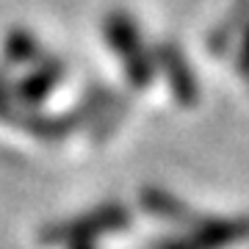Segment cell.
<instances>
[{
	"label": "cell",
	"mask_w": 249,
	"mask_h": 249,
	"mask_svg": "<svg viewBox=\"0 0 249 249\" xmlns=\"http://www.w3.org/2000/svg\"><path fill=\"white\" fill-rule=\"evenodd\" d=\"M124 224H130V213L124 211L122 205H106L94 213H89L86 219L72 224H64L55 230V235H72V238H91L97 232H108V230H119Z\"/></svg>",
	"instance_id": "obj_4"
},
{
	"label": "cell",
	"mask_w": 249,
	"mask_h": 249,
	"mask_svg": "<svg viewBox=\"0 0 249 249\" xmlns=\"http://www.w3.org/2000/svg\"><path fill=\"white\" fill-rule=\"evenodd\" d=\"M249 241V216L194 219L183 235L166 238L155 249H230Z\"/></svg>",
	"instance_id": "obj_2"
},
{
	"label": "cell",
	"mask_w": 249,
	"mask_h": 249,
	"mask_svg": "<svg viewBox=\"0 0 249 249\" xmlns=\"http://www.w3.org/2000/svg\"><path fill=\"white\" fill-rule=\"evenodd\" d=\"M75 249H94V247H89V244H80V247H75Z\"/></svg>",
	"instance_id": "obj_10"
},
{
	"label": "cell",
	"mask_w": 249,
	"mask_h": 249,
	"mask_svg": "<svg viewBox=\"0 0 249 249\" xmlns=\"http://www.w3.org/2000/svg\"><path fill=\"white\" fill-rule=\"evenodd\" d=\"M247 22H249V0H232V6L227 9V14L208 34V50L216 55L227 53L238 42V36L244 34Z\"/></svg>",
	"instance_id": "obj_5"
},
{
	"label": "cell",
	"mask_w": 249,
	"mask_h": 249,
	"mask_svg": "<svg viewBox=\"0 0 249 249\" xmlns=\"http://www.w3.org/2000/svg\"><path fill=\"white\" fill-rule=\"evenodd\" d=\"M152 61H155V70H160L166 75L169 89L178 97L180 106H186V108L194 106L199 100V83H196V75L191 70V64L186 61V53L175 42H160L152 50Z\"/></svg>",
	"instance_id": "obj_3"
},
{
	"label": "cell",
	"mask_w": 249,
	"mask_h": 249,
	"mask_svg": "<svg viewBox=\"0 0 249 249\" xmlns=\"http://www.w3.org/2000/svg\"><path fill=\"white\" fill-rule=\"evenodd\" d=\"M142 202H144V208H147V211H152L158 219H169V222L186 224V227L196 219V216H191V211H188L186 205L180 202L178 196L166 194V191H158V188L144 191Z\"/></svg>",
	"instance_id": "obj_6"
},
{
	"label": "cell",
	"mask_w": 249,
	"mask_h": 249,
	"mask_svg": "<svg viewBox=\"0 0 249 249\" xmlns=\"http://www.w3.org/2000/svg\"><path fill=\"white\" fill-rule=\"evenodd\" d=\"M6 55L9 61H28L36 55V39L28 31H14L6 39Z\"/></svg>",
	"instance_id": "obj_8"
},
{
	"label": "cell",
	"mask_w": 249,
	"mask_h": 249,
	"mask_svg": "<svg viewBox=\"0 0 249 249\" xmlns=\"http://www.w3.org/2000/svg\"><path fill=\"white\" fill-rule=\"evenodd\" d=\"M235 70L249 78V22L244 28V34H241V45H238V55H235Z\"/></svg>",
	"instance_id": "obj_9"
},
{
	"label": "cell",
	"mask_w": 249,
	"mask_h": 249,
	"mask_svg": "<svg viewBox=\"0 0 249 249\" xmlns=\"http://www.w3.org/2000/svg\"><path fill=\"white\" fill-rule=\"evenodd\" d=\"M64 72V67L58 61H45L36 72H31L22 83H19V94L25 100H42L47 91L55 86L58 75Z\"/></svg>",
	"instance_id": "obj_7"
},
{
	"label": "cell",
	"mask_w": 249,
	"mask_h": 249,
	"mask_svg": "<svg viewBox=\"0 0 249 249\" xmlns=\"http://www.w3.org/2000/svg\"><path fill=\"white\" fill-rule=\"evenodd\" d=\"M103 34H106L108 47L119 55V61L124 67V75L130 78L136 89L150 86L155 78V61L152 53L144 45V36L136 25V19L127 11H111L103 22Z\"/></svg>",
	"instance_id": "obj_1"
}]
</instances>
